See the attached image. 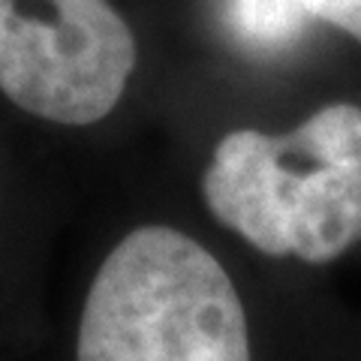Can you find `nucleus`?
<instances>
[{
	"instance_id": "obj_1",
	"label": "nucleus",
	"mask_w": 361,
	"mask_h": 361,
	"mask_svg": "<svg viewBox=\"0 0 361 361\" xmlns=\"http://www.w3.org/2000/svg\"><path fill=\"white\" fill-rule=\"evenodd\" d=\"M202 193L256 250L331 262L361 241V106L331 103L286 135L232 130Z\"/></svg>"
},
{
	"instance_id": "obj_2",
	"label": "nucleus",
	"mask_w": 361,
	"mask_h": 361,
	"mask_svg": "<svg viewBox=\"0 0 361 361\" xmlns=\"http://www.w3.org/2000/svg\"><path fill=\"white\" fill-rule=\"evenodd\" d=\"M78 361H250L244 304L199 241L142 226L87 289Z\"/></svg>"
},
{
	"instance_id": "obj_3",
	"label": "nucleus",
	"mask_w": 361,
	"mask_h": 361,
	"mask_svg": "<svg viewBox=\"0 0 361 361\" xmlns=\"http://www.w3.org/2000/svg\"><path fill=\"white\" fill-rule=\"evenodd\" d=\"M133 66V30L109 0H0V90L27 115L103 121Z\"/></svg>"
},
{
	"instance_id": "obj_4",
	"label": "nucleus",
	"mask_w": 361,
	"mask_h": 361,
	"mask_svg": "<svg viewBox=\"0 0 361 361\" xmlns=\"http://www.w3.org/2000/svg\"><path fill=\"white\" fill-rule=\"evenodd\" d=\"M307 16L295 0H232V27L250 42H280L298 27V18Z\"/></svg>"
},
{
	"instance_id": "obj_5",
	"label": "nucleus",
	"mask_w": 361,
	"mask_h": 361,
	"mask_svg": "<svg viewBox=\"0 0 361 361\" xmlns=\"http://www.w3.org/2000/svg\"><path fill=\"white\" fill-rule=\"evenodd\" d=\"M307 16L329 21L361 42V0H295Z\"/></svg>"
}]
</instances>
